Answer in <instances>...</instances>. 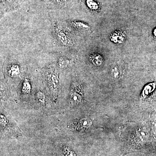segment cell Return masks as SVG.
<instances>
[{"label":"cell","mask_w":156,"mask_h":156,"mask_svg":"<svg viewBox=\"0 0 156 156\" xmlns=\"http://www.w3.org/2000/svg\"><path fill=\"white\" fill-rule=\"evenodd\" d=\"M42 73L53 99H56L58 95L59 78L56 65L51 64L44 68L42 70Z\"/></svg>","instance_id":"1"},{"label":"cell","mask_w":156,"mask_h":156,"mask_svg":"<svg viewBox=\"0 0 156 156\" xmlns=\"http://www.w3.org/2000/svg\"><path fill=\"white\" fill-rule=\"evenodd\" d=\"M54 29L56 40L60 45L65 47H70L73 45L71 37L59 23H54Z\"/></svg>","instance_id":"2"},{"label":"cell","mask_w":156,"mask_h":156,"mask_svg":"<svg viewBox=\"0 0 156 156\" xmlns=\"http://www.w3.org/2000/svg\"><path fill=\"white\" fill-rule=\"evenodd\" d=\"M83 98V89L78 83H73L71 87L69 95V104L71 106H76L82 102Z\"/></svg>","instance_id":"3"},{"label":"cell","mask_w":156,"mask_h":156,"mask_svg":"<svg viewBox=\"0 0 156 156\" xmlns=\"http://www.w3.org/2000/svg\"><path fill=\"white\" fill-rule=\"evenodd\" d=\"M92 125V121L88 118H83L79 120L76 124L75 128L78 130L88 129Z\"/></svg>","instance_id":"4"},{"label":"cell","mask_w":156,"mask_h":156,"mask_svg":"<svg viewBox=\"0 0 156 156\" xmlns=\"http://www.w3.org/2000/svg\"><path fill=\"white\" fill-rule=\"evenodd\" d=\"M73 63V60L66 57H59L58 60V65L60 68H66L69 67L72 65Z\"/></svg>","instance_id":"5"},{"label":"cell","mask_w":156,"mask_h":156,"mask_svg":"<svg viewBox=\"0 0 156 156\" xmlns=\"http://www.w3.org/2000/svg\"><path fill=\"white\" fill-rule=\"evenodd\" d=\"M20 72V68L18 65L13 64L9 67V73L11 77L14 78L17 76L19 75Z\"/></svg>","instance_id":"6"},{"label":"cell","mask_w":156,"mask_h":156,"mask_svg":"<svg viewBox=\"0 0 156 156\" xmlns=\"http://www.w3.org/2000/svg\"><path fill=\"white\" fill-rule=\"evenodd\" d=\"M31 89V86L29 80L25 79L23 81L21 87V91L23 94L25 95L29 94Z\"/></svg>","instance_id":"7"},{"label":"cell","mask_w":156,"mask_h":156,"mask_svg":"<svg viewBox=\"0 0 156 156\" xmlns=\"http://www.w3.org/2000/svg\"><path fill=\"white\" fill-rule=\"evenodd\" d=\"M156 83H152L146 86L142 92V96L144 98L147 97L154 91L155 88Z\"/></svg>","instance_id":"8"},{"label":"cell","mask_w":156,"mask_h":156,"mask_svg":"<svg viewBox=\"0 0 156 156\" xmlns=\"http://www.w3.org/2000/svg\"><path fill=\"white\" fill-rule=\"evenodd\" d=\"M90 59L93 64L97 66H99L102 64L103 59L100 54L94 53L90 56Z\"/></svg>","instance_id":"9"},{"label":"cell","mask_w":156,"mask_h":156,"mask_svg":"<svg viewBox=\"0 0 156 156\" xmlns=\"http://www.w3.org/2000/svg\"><path fill=\"white\" fill-rule=\"evenodd\" d=\"M72 25L75 28L81 29H88L89 28V26L86 23L80 22V21H73L72 22Z\"/></svg>","instance_id":"10"},{"label":"cell","mask_w":156,"mask_h":156,"mask_svg":"<svg viewBox=\"0 0 156 156\" xmlns=\"http://www.w3.org/2000/svg\"><path fill=\"white\" fill-rule=\"evenodd\" d=\"M63 153L64 156H76L75 153L68 147H64Z\"/></svg>","instance_id":"11"},{"label":"cell","mask_w":156,"mask_h":156,"mask_svg":"<svg viewBox=\"0 0 156 156\" xmlns=\"http://www.w3.org/2000/svg\"><path fill=\"white\" fill-rule=\"evenodd\" d=\"M121 71L119 68L115 66L112 69V75L114 78H118L121 76Z\"/></svg>","instance_id":"12"},{"label":"cell","mask_w":156,"mask_h":156,"mask_svg":"<svg viewBox=\"0 0 156 156\" xmlns=\"http://www.w3.org/2000/svg\"><path fill=\"white\" fill-rule=\"evenodd\" d=\"M87 4L88 7L92 10H97L98 9L97 4L92 0H87Z\"/></svg>","instance_id":"13"},{"label":"cell","mask_w":156,"mask_h":156,"mask_svg":"<svg viewBox=\"0 0 156 156\" xmlns=\"http://www.w3.org/2000/svg\"><path fill=\"white\" fill-rule=\"evenodd\" d=\"M37 97L41 103L44 104L45 102V96L44 93L41 92H39L37 93Z\"/></svg>","instance_id":"14"},{"label":"cell","mask_w":156,"mask_h":156,"mask_svg":"<svg viewBox=\"0 0 156 156\" xmlns=\"http://www.w3.org/2000/svg\"><path fill=\"white\" fill-rule=\"evenodd\" d=\"M154 35L156 37V28L154 30Z\"/></svg>","instance_id":"15"},{"label":"cell","mask_w":156,"mask_h":156,"mask_svg":"<svg viewBox=\"0 0 156 156\" xmlns=\"http://www.w3.org/2000/svg\"><path fill=\"white\" fill-rule=\"evenodd\" d=\"M57 1L58 2H64V0H57Z\"/></svg>","instance_id":"16"}]
</instances>
